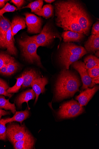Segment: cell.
Listing matches in <instances>:
<instances>
[{"instance_id":"cell-1","label":"cell","mask_w":99,"mask_h":149,"mask_svg":"<svg viewBox=\"0 0 99 149\" xmlns=\"http://www.w3.org/2000/svg\"><path fill=\"white\" fill-rule=\"evenodd\" d=\"M54 5L72 17L81 26L84 35H89L93 21L85 7L80 1L76 0L59 1L56 2Z\"/></svg>"},{"instance_id":"cell-2","label":"cell","mask_w":99,"mask_h":149,"mask_svg":"<svg viewBox=\"0 0 99 149\" xmlns=\"http://www.w3.org/2000/svg\"><path fill=\"white\" fill-rule=\"evenodd\" d=\"M80 80L74 73L64 69L60 72L55 85V100L60 101L73 97L79 91Z\"/></svg>"},{"instance_id":"cell-3","label":"cell","mask_w":99,"mask_h":149,"mask_svg":"<svg viewBox=\"0 0 99 149\" xmlns=\"http://www.w3.org/2000/svg\"><path fill=\"white\" fill-rule=\"evenodd\" d=\"M18 43L22 55L26 61L42 68L40 58L37 53L39 47L35 42L30 39L29 36H26L23 38L19 39Z\"/></svg>"},{"instance_id":"cell-4","label":"cell","mask_w":99,"mask_h":149,"mask_svg":"<svg viewBox=\"0 0 99 149\" xmlns=\"http://www.w3.org/2000/svg\"><path fill=\"white\" fill-rule=\"evenodd\" d=\"M53 7L56 25L65 31H71L84 35L81 26L76 21L57 6L54 5Z\"/></svg>"},{"instance_id":"cell-5","label":"cell","mask_w":99,"mask_h":149,"mask_svg":"<svg viewBox=\"0 0 99 149\" xmlns=\"http://www.w3.org/2000/svg\"><path fill=\"white\" fill-rule=\"evenodd\" d=\"M29 37L39 47L49 46L55 38H59L60 42L62 39L59 32L55 29V27L50 22L46 24L39 34L33 36H29Z\"/></svg>"},{"instance_id":"cell-6","label":"cell","mask_w":99,"mask_h":149,"mask_svg":"<svg viewBox=\"0 0 99 149\" xmlns=\"http://www.w3.org/2000/svg\"><path fill=\"white\" fill-rule=\"evenodd\" d=\"M84 111L83 107L81 106L76 101L72 100L61 105L57 112V115L61 119L70 118L76 117Z\"/></svg>"},{"instance_id":"cell-7","label":"cell","mask_w":99,"mask_h":149,"mask_svg":"<svg viewBox=\"0 0 99 149\" xmlns=\"http://www.w3.org/2000/svg\"><path fill=\"white\" fill-rule=\"evenodd\" d=\"M26 129L24 125L10 124L6 129L7 138L13 145L22 139L24 137Z\"/></svg>"},{"instance_id":"cell-8","label":"cell","mask_w":99,"mask_h":149,"mask_svg":"<svg viewBox=\"0 0 99 149\" xmlns=\"http://www.w3.org/2000/svg\"><path fill=\"white\" fill-rule=\"evenodd\" d=\"M24 15L28 32L32 34L40 33L42 29V19L29 13H25Z\"/></svg>"},{"instance_id":"cell-9","label":"cell","mask_w":99,"mask_h":149,"mask_svg":"<svg viewBox=\"0 0 99 149\" xmlns=\"http://www.w3.org/2000/svg\"><path fill=\"white\" fill-rule=\"evenodd\" d=\"M73 68L80 74L81 78L83 85L82 90L86 89L89 87L92 81V78L89 75L85 65L84 63L77 61L72 64Z\"/></svg>"},{"instance_id":"cell-10","label":"cell","mask_w":99,"mask_h":149,"mask_svg":"<svg viewBox=\"0 0 99 149\" xmlns=\"http://www.w3.org/2000/svg\"><path fill=\"white\" fill-rule=\"evenodd\" d=\"M87 53V52L84 47L71 42H66L62 44L59 55L70 54L84 56Z\"/></svg>"},{"instance_id":"cell-11","label":"cell","mask_w":99,"mask_h":149,"mask_svg":"<svg viewBox=\"0 0 99 149\" xmlns=\"http://www.w3.org/2000/svg\"><path fill=\"white\" fill-rule=\"evenodd\" d=\"M35 140L30 131L26 129L23 138L13 145L15 149H31L34 148Z\"/></svg>"},{"instance_id":"cell-12","label":"cell","mask_w":99,"mask_h":149,"mask_svg":"<svg viewBox=\"0 0 99 149\" xmlns=\"http://www.w3.org/2000/svg\"><path fill=\"white\" fill-rule=\"evenodd\" d=\"M99 89L98 86H94L93 88H88L80 93L76 97L80 106L83 107L86 105Z\"/></svg>"},{"instance_id":"cell-13","label":"cell","mask_w":99,"mask_h":149,"mask_svg":"<svg viewBox=\"0 0 99 149\" xmlns=\"http://www.w3.org/2000/svg\"><path fill=\"white\" fill-rule=\"evenodd\" d=\"M48 81L46 77H39L35 79L32 82L31 86L36 94V99L35 103L37 102L39 95L44 93L45 90V86Z\"/></svg>"},{"instance_id":"cell-14","label":"cell","mask_w":99,"mask_h":149,"mask_svg":"<svg viewBox=\"0 0 99 149\" xmlns=\"http://www.w3.org/2000/svg\"><path fill=\"white\" fill-rule=\"evenodd\" d=\"M11 23L3 16L0 17V48L4 49L8 31L11 28Z\"/></svg>"},{"instance_id":"cell-15","label":"cell","mask_w":99,"mask_h":149,"mask_svg":"<svg viewBox=\"0 0 99 149\" xmlns=\"http://www.w3.org/2000/svg\"><path fill=\"white\" fill-rule=\"evenodd\" d=\"M26 27L25 18L16 16L13 19L11 23V28L12 36L14 41V36L20 30L24 29Z\"/></svg>"},{"instance_id":"cell-16","label":"cell","mask_w":99,"mask_h":149,"mask_svg":"<svg viewBox=\"0 0 99 149\" xmlns=\"http://www.w3.org/2000/svg\"><path fill=\"white\" fill-rule=\"evenodd\" d=\"M83 56V55L70 54L59 55V59L60 63L64 67V69L69 70L71 65L78 61Z\"/></svg>"},{"instance_id":"cell-17","label":"cell","mask_w":99,"mask_h":149,"mask_svg":"<svg viewBox=\"0 0 99 149\" xmlns=\"http://www.w3.org/2000/svg\"><path fill=\"white\" fill-rule=\"evenodd\" d=\"M21 76L24 79V82L22 86L23 88L31 86L35 79L41 77L39 73L33 69L26 71Z\"/></svg>"},{"instance_id":"cell-18","label":"cell","mask_w":99,"mask_h":149,"mask_svg":"<svg viewBox=\"0 0 99 149\" xmlns=\"http://www.w3.org/2000/svg\"><path fill=\"white\" fill-rule=\"evenodd\" d=\"M61 37L64 43L81 42L85 37L84 34L71 31H65L63 32Z\"/></svg>"},{"instance_id":"cell-19","label":"cell","mask_w":99,"mask_h":149,"mask_svg":"<svg viewBox=\"0 0 99 149\" xmlns=\"http://www.w3.org/2000/svg\"><path fill=\"white\" fill-rule=\"evenodd\" d=\"M36 96V94L33 89L27 90L20 95L16 99V104L19 107H21L23 103L26 102L30 109L28 102L31 100H34Z\"/></svg>"},{"instance_id":"cell-20","label":"cell","mask_w":99,"mask_h":149,"mask_svg":"<svg viewBox=\"0 0 99 149\" xmlns=\"http://www.w3.org/2000/svg\"><path fill=\"white\" fill-rule=\"evenodd\" d=\"M85 49L87 52L95 53L99 50V35H91L85 43Z\"/></svg>"},{"instance_id":"cell-21","label":"cell","mask_w":99,"mask_h":149,"mask_svg":"<svg viewBox=\"0 0 99 149\" xmlns=\"http://www.w3.org/2000/svg\"><path fill=\"white\" fill-rule=\"evenodd\" d=\"M14 40L12 37L11 28L8 31L4 44V49H7L9 55L16 56L17 50L15 45Z\"/></svg>"},{"instance_id":"cell-22","label":"cell","mask_w":99,"mask_h":149,"mask_svg":"<svg viewBox=\"0 0 99 149\" xmlns=\"http://www.w3.org/2000/svg\"><path fill=\"white\" fill-rule=\"evenodd\" d=\"M29 111L27 109L24 111L16 112L13 117L4 119V122L6 124L13 121H17L22 125L23 122L29 117Z\"/></svg>"},{"instance_id":"cell-23","label":"cell","mask_w":99,"mask_h":149,"mask_svg":"<svg viewBox=\"0 0 99 149\" xmlns=\"http://www.w3.org/2000/svg\"><path fill=\"white\" fill-rule=\"evenodd\" d=\"M10 110L15 114L16 112L15 103L12 104L9 101V99L6 100L5 97L0 95V109Z\"/></svg>"},{"instance_id":"cell-24","label":"cell","mask_w":99,"mask_h":149,"mask_svg":"<svg viewBox=\"0 0 99 149\" xmlns=\"http://www.w3.org/2000/svg\"><path fill=\"white\" fill-rule=\"evenodd\" d=\"M43 4V1L38 0L30 3L27 6L22 7L21 9L30 8L32 12L38 15L42 10Z\"/></svg>"},{"instance_id":"cell-25","label":"cell","mask_w":99,"mask_h":149,"mask_svg":"<svg viewBox=\"0 0 99 149\" xmlns=\"http://www.w3.org/2000/svg\"><path fill=\"white\" fill-rule=\"evenodd\" d=\"M84 63L87 70L93 67L99 65V59L97 57L90 55L85 58Z\"/></svg>"},{"instance_id":"cell-26","label":"cell","mask_w":99,"mask_h":149,"mask_svg":"<svg viewBox=\"0 0 99 149\" xmlns=\"http://www.w3.org/2000/svg\"><path fill=\"white\" fill-rule=\"evenodd\" d=\"M54 7L51 4H46L42 7L38 16L46 19L51 17L54 14Z\"/></svg>"},{"instance_id":"cell-27","label":"cell","mask_w":99,"mask_h":149,"mask_svg":"<svg viewBox=\"0 0 99 149\" xmlns=\"http://www.w3.org/2000/svg\"><path fill=\"white\" fill-rule=\"evenodd\" d=\"M19 67V64L13 58L8 64L6 75L10 76L15 74L18 70Z\"/></svg>"},{"instance_id":"cell-28","label":"cell","mask_w":99,"mask_h":149,"mask_svg":"<svg viewBox=\"0 0 99 149\" xmlns=\"http://www.w3.org/2000/svg\"><path fill=\"white\" fill-rule=\"evenodd\" d=\"M16 79L17 81L16 84L12 87L9 88L7 91L8 93H17L21 88L24 82L23 78L21 76Z\"/></svg>"},{"instance_id":"cell-29","label":"cell","mask_w":99,"mask_h":149,"mask_svg":"<svg viewBox=\"0 0 99 149\" xmlns=\"http://www.w3.org/2000/svg\"><path fill=\"white\" fill-rule=\"evenodd\" d=\"M9 88L8 84L6 81L0 78V95L8 97L10 98H11L12 94L9 93L7 91Z\"/></svg>"},{"instance_id":"cell-30","label":"cell","mask_w":99,"mask_h":149,"mask_svg":"<svg viewBox=\"0 0 99 149\" xmlns=\"http://www.w3.org/2000/svg\"><path fill=\"white\" fill-rule=\"evenodd\" d=\"M13 58L7 53L0 52V69L6 63H8Z\"/></svg>"},{"instance_id":"cell-31","label":"cell","mask_w":99,"mask_h":149,"mask_svg":"<svg viewBox=\"0 0 99 149\" xmlns=\"http://www.w3.org/2000/svg\"><path fill=\"white\" fill-rule=\"evenodd\" d=\"M4 119L0 120V140L5 141L7 139L6 129Z\"/></svg>"},{"instance_id":"cell-32","label":"cell","mask_w":99,"mask_h":149,"mask_svg":"<svg viewBox=\"0 0 99 149\" xmlns=\"http://www.w3.org/2000/svg\"><path fill=\"white\" fill-rule=\"evenodd\" d=\"M17 10V8L15 6L7 3L3 8L0 9V17L3 16L5 13L13 12Z\"/></svg>"},{"instance_id":"cell-33","label":"cell","mask_w":99,"mask_h":149,"mask_svg":"<svg viewBox=\"0 0 99 149\" xmlns=\"http://www.w3.org/2000/svg\"><path fill=\"white\" fill-rule=\"evenodd\" d=\"M89 76L91 78L99 76V65L96 66L87 70Z\"/></svg>"},{"instance_id":"cell-34","label":"cell","mask_w":99,"mask_h":149,"mask_svg":"<svg viewBox=\"0 0 99 149\" xmlns=\"http://www.w3.org/2000/svg\"><path fill=\"white\" fill-rule=\"evenodd\" d=\"M91 35L94 36L99 35V22L97 21L93 26Z\"/></svg>"},{"instance_id":"cell-35","label":"cell","mask_w":99,"mask_h":149,"mask_svg":"<svg viewBox=\"0 0 99 149\" xmlns=\"http://www.w3.org/2000/svg\"><path fill=\"white\" fill-rule=\"evenodd\" d=\"M11 2L16 6L19 9H21V7L26 3L25 1L24 0H12Z\"/></svg>"},{"instance_id":"cell-36","label":"cell","mask_w":99,"mask_h":149,"mask_svg":"<svg viewBox=\"0 0 99 149\" xmlns=\"http://www.w3.org/2000/svg\"><path fill=\"white\" fill-rule=\"evenodd\" d=\"M99 76L92 79L91 83L89 86V87L92 88L94 86L95 84L99 83Z\"/></svg>"},{"instance_id":"cell-37","label":"cell","mask_w":99,"mask_h":149,"mask_svg":"<svg viewBox=\"0 0 99 149\" xmlns=\"http://www.w3.org/2000/svg\"><path fill=\"white\" fill-rule=\"evenodd\" d=\"M8 64V63H6L4 64L1 69H0V73L3 75H6Z\"/></svg>"},{"instance_id":"cell-38","label":"cell","mask_w":99,"mask_h":149,"mask_svg":"<svg viewBox=\"0 0 99 149\" xmlns=\"http://www.w3.org/2000/svg\"><path fill=\"white\" fill-rule=\"evenodd\" d=\"M10 114V112L9 111H6L0 109V116L8 115Z\"/></svg>"},{"instance_id":"cell-39","label":"cell","mask_w":99,"mask_h":149,"mask_svg":"<svg viewBox=\"0 0 99 149\" xmlns=\"http://www.w3.org/2000/svg\"><path fill=\"white\" fill-rule=\"evenodd\" d=\"M8 1H5V0H0V8H3L5 5V3L6 2Z\"/></svg>"},{"instance_id":"cell-40","label":"cell","mask_w":99,"mask_h":149,"mask_svg":"<svg viewBox=\"0 0 99 149\" xmlns=\"http://www.w3.org/2000/svg\"><path fill=\"white\" fill-rule=\"evenodd\" d=\"M55 1L54 0H46V1H45L46 3L50 4L55 2Z\"/></svg>"},{"instance_id":"cell-41","label":"cell","mask_w":99,"mask_h":149,"mask_svg":"<svg viewBox=\"0 0 99 149\" xmlns=\"http://www.w3.org/2000/svg\"><path fill=\"white\" fill-rule=\"evenodd\" d=\"M96 54V57H99V51H97L95 53Z\"/></svg>"},{"instance_id":"cell-42","label":"cell","mask_w":99,"mask_h":149,"mask_svg":"<svg viewBox=\"0 0 99 149\" xmlns=\"http://www.w3.org/2000/svg\"><path fill=\"white\" fill-rule=\"evenodd\" d=\"M1 117L2 116H0V120H1Z\"/></svg>"}]
</instances>
